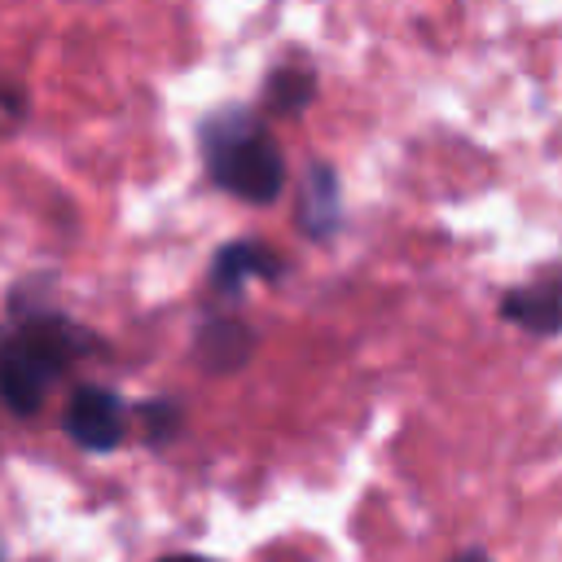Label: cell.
Instances as JSON below:
<instances>
[{
	"label": "cell",
	"mask_w": 562,
	"mask_h": 562,
	"mask_svg": "<svg viewBox=\"0 0 562 562\" xmlns=\"http://www.w3.org/2000/svg\"><path fill=\"white\" fill-rule=\"evenodd\" d=\"M202 149H206V171L215 176V184L246 202H272L285 184V158L277 140L246 114L211 119Z\"/></svg>",
	"instance_id": "obj_1"
},
{
	"label": "cell",
	"mask_w": 562,
	"mask_h": 562,
	"mask_svg": "<svg viewBox=\"0 0 562 562\" xmlns=\"http://www.w3.org/2000/svg\"><path fill=\"white\" fill-rule=\"evenodd\" d=\"M83 334L75 325H66L61 316H40L31 321L13 347L0 356V395L13 413H35L44 404L48 382L75 360L83 356Z\"/></svg>",
	"instance_id": "obj_2"
},
{
	"label": "cell",
	"mask_w": 562,
	"mask_h": 562,
	"mask_svg": "<svg viewBox=\"0 0 562 562\" xmlns=\"http://www.w3.org/2000/svg\"><path fill=\"white\" fill-rule=\"evenodd\" d=\"M123 404L110 395V391H97V386H83L75 391V400L66 404V430L79 448L88 452H105L123 439Z\"/></svg>",
	"instance_id": "obj_3"
},
{
	"label": "cell",
	"mask_w": 562,
	"mask_h": 562,
	"mask_svg": "<svg viewBox=\"0 0 562 562\" xmlns=\"http://www.w3.org/2000/svg\"><path fill=\"white\" fill-rule=\"evenodd\" d=\"M501 312L514 325L531 329V334H558L562 329V268H553L544 277H531L527 285L505 294Z\"/></svg>",
	"instance_id": "obj_4"
},
{
	"label": "cell",
	"mask_w": 562,
	"mask_h": 562,
	"mask_svg": "<svg viewBox=\"0 0 562 562\" xmlns=\"http://www.w3.org/2000/svg\"><path fill=\"white\" fill-rule=\"evenodd\" d=\"M198 347H202V360L211 369H233L250 351V329H241L237 321H211L202 329V342Z\"/></svg>",
	"instance_id": "obj_5"
},
{
	"label": "cell",
	"mask_w": 562,
	"mask_h": 562,
	"mask_svg": "<svg viewBox=\"0 0 562 562\" xmlns=\"http://www.w3.org/2000/svg\"><path fill=\"white\" fill-rule=\"evenodd\" d=\"M299 206H303L299 220H303L312 233H325V228L338 220V184H334V176H329L325 167H316V171L307 176Z\"/></svg>",
	"instance_id": "obj_6"
},
{
	"label": "cell",
	"mask_w": 562,
	"mask_h": 562,
	"mask_svg": "<svg viewBox=\"0 0 562 562\" xmlns=\"http://www.w3.org/2000/svg\"><path fill=\"white\" fill-rule=\"evenodd\" d=\"M281 263L268 255V250H259L255 241H237V246H224L220 250V259H215V281L220 285H237L246 272H277Z\"/></svg>",
	"instance_id": "obj_7"
},
{
	"label": "cell",
	"mask_w": 562,
	"mask_h": 562,
	"mask_svg": "<svg viewBox=\"0 0 562 562\" xmlns=\"http://www.w3.org/2000/svg\"><path fill=\"white\" fill-rule=\"evenodd\" d=\"M312 70H303V66H285V70H277L272 75V83H268V101H272V110H303L307 101H312Z\"/></svg>",
	"instance_id": "obj_8"
},
{
	"label": "cell",
	"mask_w": 562,
	"mask_h": 562,
	"mask_svg": "<svg viewBox=\"0 0 562 562\" xmlns=\"http://www.w3.org/2000/svg\"><path fill=\"white\" fill-rule=\"evenodd\" d=\"M22 119V97L13 92V88H0V132L9 127V123H18Z\"/></svg>",
	"instance_id": "obj_9"
},
{
	"label": "cell",
	"mask_w": 562,
	"mask_h": 562,
	"mask_svg": "<svg viewBox=\"0 0 562 562\" xmlns=\"http://www.w3.org/2000/svg\"><path fill=\"white\" fill-rule=\"evenodd\" d=\"M457 562H487L483 553H465V558H457Z\"/></svg>",
	"instance_id": "obj_10"
},
{
	"label": "cell",
	"mask_w": 562,
	"mask_h": 562,
	"mask_svg": "<svg viewBox=\"0 0 562 562\" xmlns=\"http://www.w3.org/2000/svg\"><path fill=\"white\" fill-rule=\"evenodd\" d=\"M167 562H206V558H167Z\"/></svg>",
	"instance_id": "obj_11"
}]
</instances>
